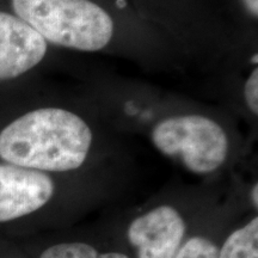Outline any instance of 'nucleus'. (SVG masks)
<instances>
[{"instance_id": "obj_3", "label": "nucleus", "mask_w": 258, "mask_h": 258, "mask_svg": "<svg viewBox=\"0 0 258 258\" xmlns=\"http://www.w3.org/2000/svg\"><path fill=\"white\" fill-rule=\"evenodd\" d=\"M98 133L91 114L71 104L34 106L0 127V161L49 175L72 172L90 159Z\"/></svg>"}, {"instance_id": "obj_12", "label": "nucleus", "mask_w": 258, "mask_h": 258, "mask_svg": "<svg viewBox=\"0 0 258 258\" xmlns=\"http://www.w3.org/2000/svg\"><path fill=\"white\" fill-rule=\"evenodd\" d=\"M258 185L257 183H254V185L252 186V189H251L250 191V200H251V203H252V206L254 208H257L258 206Z\"/></svg>"}, {"instance_id": "obj_2", "label": "nucleus", "mask_w": 258, "mask_h": 258, "mask_svg": "<svg viewBox=\"0 0 258 258\" xmlns=\"http://www.w3.org/2000/svg\"><path fill=\"white\" fill-rule=\"evenodd\" d=\"M120 102L116 121L146 134L158 152L194 175H213L233 152L238 132L224 115L183 102H140L139 95Z\"/></svg>"}, {"instance_id": "obj_6", "label": "nucleus", "mask_w": 258, "mask_h": 258, "mask_svg": "<svg viewBox=\"0 0 258 258\" xmlns=\"http://www.w3.org/2000/svg\"><path fill=\"white\" fill-rule=\"evenodd\" d=\"M185 231V220L178 209L160 205L135 218L128 226L127 237L138 258H173Z\"/></svg>"}, {"instance_id": "obj_5", "label": "nucleus", "mask_w": 258, "mask_h": 258, "mask_svg": "<svg viewBox=\"0 0 258 258\" xmlns=\"http://www.w3.org/2000/svg\"><path fill=\"white\" fill-rule=\"evenodd\" d=\"M55 194L53 175L0 161V224L35 214Z\"/></svg>"}, {"instance_id": "obj_8", "label": "nucleus", "mask_w": 258, "mask_h": 258, "mask_svg": "<svg viewBox=\"0 0 258 258\" xmlns=\"http://www.w3.org/2000/svg\"><path fill=\"white\" fill-rule=\"evenodd\" d=\"M238 102L245 115L251 122H257L258 117V63L251 62L247 73L238 86Z\"/></svg>"}, {"instance_id": "obj_11", "label": "nucleus", "mask_w": 258, "mask_h": 258, "mask_svg": "<svg viewBox=\"0 0 258 258\" xmlns=\"http://www.w3.org/2000/svg\"><path fill=\"white\" fill-rule=\"evenodd\" d=\"M245 14L251 19V22L256 23L258 18V0H241Z\"/></svg>"}, {"instance_id": "obj_9", "label": "nucleus", "mask_w": 258, "mask_h": 258, "mask_svg": "<svg viewBox=\"0 0 258 258\" xmlns=\"http://www.w3.org/2000/svg\"><path fill=\"white\" fill-rule=\"evenodd\" d=\"M40 258H129L122 252H99L85 243H60L51 245Z\"/></svg>"}, {"instance_id": "obj_4", "label": "nucleus", "mask_w": 258, "mask_h": 258, "mask_svg": "<svg viewBox=\"0 0 258 258\" xmlns=\"http://www.w3.org/2000/svg\"><path fill=\"white\" fill-rule=\"evenodd\" d=\"M53 50L30 25L11 11L0 10V84L17 82L34 73Z\"/></svg>"}, {"instance_id": "obj_7", "label": "nucleus", "mask_w": 258, "mask_h": 258, "mask_svg": "<svg viewBox=\"0 0 258 258\" xmlns=\"http://www.w3.org/2000/svg\"><path fill=\"white\" fill-rule=\"evenodd\" d=\"M219 258H258V218L232 232L219 249Z\"/></svg>"}, {"instance_id": "obj_1", "label": "nucleus", "mask_w": 258, "mask_h": 258, "mask_svg": "<svg viewBox=\"0 0 258 258\" xmlns=\"http://www.w3.org/2000/svg\"><path fill=\"white\" fill-rule=\"evenodd\" d=\"M11 12L54 49L118 56L148 70L186 63L160 32L131 27L95 0H11Z\"/></svg>"}, {"instance_id": "obj_10", "label": "nucleus", "mask_w": 258, "mask_h": 258, "mask_svg": "<svg viewBox=\"0 0 258 258\" xmlns=\"http://www.w3.org/2000/svg\"><path fill=\"white\" fill-rule=\"evenodd\" d=\"M173 258H219V247L205 237H192L180 245Z\"/></svg>"}]
</instances>
